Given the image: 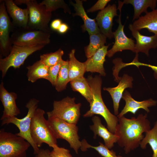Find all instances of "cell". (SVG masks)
<instances>
[{
    "mask_svg": "<svg viewBox=\"0 0 157 157\" xmlns=\"http://www.w3.org/2000/svg\"><path fill=\"white\" fill-rule=\"evenodd\" d=\"M107 37L102 33L90 35V43L85 48V56L87 58L92 56L106 43Z\"/></svg>",
    "mask_w": 157,
    "mask_h": 157,
    "instance_id": "27",
    "label": "cell"
},
{
    "mask_svg": "<svg viewBox=\"0 0 157 157\" xmlns=\"http://www.w3.org/2000/svg\"><path fill=\"white\" fill-rule=\"evenodd\" d=\"M51 33L27 27L15 28L10 37L13 45L26 46L46 45L50 42Z\"/></svg>",
    "mask_w": 157,
    "mask_h": 157,
    "instance_id": "9",
    "label": "cell"
},
{
    "mask_svg": "<svg viewBox=\"0 0 157 157\" xmlns=\"http://www.w3.org/2000/svg\"><path fill=\"white\" fill-rule=\"evenodd\" d=\"M147 114L138 115L137 117L127 118L124 116L118 118L115 134L118 137L117 143L123 148L126 154L140 146L144 137L143 133L151 129Z\"/></svg>",
    "mask_w": 157,
    "mask_h": 157,
    "instance_id": "1",
    "label": "cell"
},
{
    "mask_svg": "<svg viewBox=\"0 0 157 157\" xmlns=\"http://www.w3.org/2000/svg\"><path fill=\"white\" fill-rule=\"evenodd\" d=\"M45 45H38L22 46L13 45L9 54L0 59V70L2 77H4L10 67L19 68L23 64L25 60L30 55L42 49Z\"/></svg>",
    "mask_w": 157,
    "mask_h": 157,
    "instance_id": "10",
    "label": "cell"
},
{
    "mask_svg": "<svg viewBox=\"0 0 157 157\" xmlns=\"http://www.w3.org/2000/svg\"><path fill=\"white\" fill-rule=\"evenodd\" d=\"M50 154L51 157H73L69 150L58 145L53 148Z\"/></svg>",
    "mask_w": 157,
    "mask_h": 157,
    "instance_id": "34",
    "label": "cell"
},
{
    "mask_svg": "<svg viewBox=\"0 0 157 157\" xmlns=\"http://www.w3.org/2000/svg\"><path fill=\"white\" fill-rule=\"evenodd\" d=\"M129 28L136 40L135 53L141 52L148 56L149 50L157 47V35L150 36L143 35L133 27L132 24H129Z\"/></svg>",
    "mask_w": 157,
    "mask_h": 157,
    "instance_id": "18",
    "label": "cell"
},
{
    "mask_svg": "<svg viewBox=\"0 0 157 157\" xmlns=\"http://www.w3.org/2000/svg\"><path fill=\"white\" fill-rule=\"evenodd\" d=\"M133 79L132 77L127 74H124L121 77L118 85L113 88H103L104 90L108 91L110 94L112 98L115 115H118L119 103L122 97L124 91L126 88H132V81Z\"/></svg>",
    "mask_w": 157,
    "mask_h": 157,
    "instance_id": "17",
    "label": "cell"
},
{
    "mask_svg": "<svg viewBox=\"0 0 157 157\" xmlns=\"http://www.w3.org/2000/svg\"><path fill=\"white\" fill-rule=\"evenodd\" d=\"M110 0H99L95 4L87 10L88 13H92L97 10H101L105 8V7L108 3L110 1Z\"/></svg>",
    "mask_w": 157,
    "mask_h": 157,
    "instance_id": "36",
    "label": "cell"
},
{
    "mask_svg": "<svg viewBox=\"0 0 157 157\" xmlns=\"http://www.w3.org/2000/svg\"><path fill=\"white\" fill-rule=\"evenodd\" d=\"M39 102L38 100L35 98L30 99L26 105V107L28 109V112L25 117L22 119H19L16 117L6 118L1 120V126L9 124L15 125L19 130V132L17 134L30 143L33 150L34 154L38 152L40 149L35 144L31 137L30 126L32 117L38 108Z\"/></svg>",
    "mask_w": 157,
    "mask_h": 157,
    "instance_id": "7",
    "label": "cell"
},
{
    "mask_svg": "<svg viewBox=\"0 0 157 157\" xmlns=\"http://www.w3.org/2000/svg\"><path fill=\"white\" fill-rule=\"evenodd\" d=\"M92 119L93 124L90 126V128L94 133V138H95L97 135L101 137L103 140L105 146L110 149L117 142V136L102 124L99 117L94 116Z\"/></svg>",
    "mask_w": 157,
    "mask_h": 157,
    "instance_id": "19",
    "label": "cell"
},
{
    "mask_svg": "<svg viewBox=\"0 0 157 157\" xmlns=\"http://www.w3.org/2000/svg\"><path fill=\"white\" fill-rule=\"evenodd\" d=\"M133 27L138 31L146 28L149 32L157 35V11L155 9L147 12L140 17L133 23Z\"/></svg>",
    "mask_w": 157,
    "mask_h": 157,
    "instance_id": "22",
    "label": "cell"
},
{
    "mask_svg": "<svg viewBox=\"0 0 157 157\" xmlns=\"http://www.w3.org/2000/svg\"><path fill=\"white\" fill-rule=\"evenodd\" d=\"M17 98V95L15 93L9 92L7 90L3 83L2 82L0 85V100L4 109L1 121L6 118L16 117L20 113L16 103Z\"/></svg>",
    "mask_w": 157,
    "mask_h": 157,
    "instance_id": "14",
    "label": "cell"
},
{
    "mask_svg": "<svg viewBox=\"0 0 157 157\" xmlns=\"http://www.w3.org/2000/svg\"><path fill=\"white\" fill-rule=\"evenodd\" d=\"M109 45H104L84 62L86 72H97L102 76L106 75L104 66Z\"/></svg>",
    "mask_w": 157,
    "mask_h": 157,
    "instance_id": "20",
    "label": "cell"
},
{
    "mask_svg": "<svg viewBox=\"0 0 157 157\" xmlns=\"http://www.w3.org/2000/svg\"><path fill=\"white\" fill-rule=\"evenodd\" d=\"M4 1L7 12L13 20L12 22L15 28H26L28 22V9L19 7L12 0Z\"/></svg>",
    "mask_w": 157,
    "mask_h": 157,
    "instance_id": "16",
    "label": "cell"
},
{
    "mask_svg": "<svg viewBox=\"0 0 157 157\" xmlns=\"http://www.w3.org/2000/svg\"><path fill=\"white\" fill-rule=\"evenodd\" d=\"M31 146L23 138L0 130V157H26V152Z\"/></svg>",
    "mask_w": 157,
    "mask_h": 157,
    "instance_id": "4",
    "label": "cell"
},
{
    "mask_svg": "<svg viewBox=\"0 0 157 157\" xmlns=\"http://www.w3.org/2000/svg\"><path fill=\"white\" fill-rule=\"evenodd\" d=\"M62 23V21L60 19H54L51 24V28L53 30L58 31Z\"/></svg>",
    "mask_w": 157,
    "mask_h": 157,
    "instance_id": "38",
    "label": "cell"
},
{
    "mask_svg": "<svg viewBox=\"0 0 157 157\" xmlns=\"http://www.w3.org/2000/svg\"><path fill=\"white\" fill-rule=\"evenodd\" d=\"M64 52L60 49L54 52L41 55L40 60L48 67L53 66L62 60Z\"/></svg>",
    "mask_w": 157,
    "mask_h": 157,
    "instance_id": "31",
    "label": "cell"
},
{
    "mask_svg": "<svg viewBox=\"0 0 157 157\" xmlns=\"http://www.w3.org/2000/svg\"><path fill=\"white\" fill-rule=\"evenodd\" d=\"M87 79L92 90L93 100L90 104V109L83 116L85 117H90L95 115L101 116L106 122L107 129L111 132L114 134L118 118L110 112L103 101L101 94L102 80L101 77L98 75L94 77L90 75L88 77Z\"/></svg>",
    "mask_w": 157,
    "mask_h": 157,
    "instance_id": "2",
    "label": "cell"
},
{
    "mask_svg": "<svg viewBox=\"0 0 157 157\" xmlns=\"http://www.w3.org/2000/svg\"><path fill=\"white\" fill-rule=\"evenodd\" d=\"M82 142V151H86L88 149L91 148L96 150L103 157H124L121 156L117 155L115 152L113 150L109 149L101 142H99V146H94L90 144L85 139L83 140Z\"/></svg>",
    "mask_w": 157,
    "mask_h": 157,
    "instance_id": "30",
    "label": "cell"
},
{
    "mask_svg": "<svg viewBox=\"0 0 157 157\" xmlns=\"http://www.w3.org/2000/svg\"><path fill=\"white\" fill-rule=\"evenodd\" d=\"M149 144L153 151L152 157H157V121L153 127L145 133V135L142 140L140 146L142 149L146 148Z\"/></svg>",
    "mask_w": 157,
    "mask_h": 157,
    "instance_id": "28",
    "label": "cell"
},
{
    "mask_svg": "<svg viewBox=\"0 0 157 157\" xmlns=\"http://www.w3.org/2000/svg\"><path fill=\"white\" fill-rule=\"evenodd\" d=\"M17 5H26L29 11L28 27L51 33L48 24L52 14L47 11L44 6L40 5L35 0H15L13 1Z\"/></svg>",
    "mask_w": 157,
    "mask_h": 157,
    "instance_id": "6",
    "label": "cell"
},
{
    "mask_svg": "<svg viewBox=\"0 0 157 157\" xmlns=\"http://www.w3.org/2000/svg\"><path fill=\"white\" fill-rule=\"evenodd\" d=\"M68 25L64 23H62L60 26L58 31L61 34H63L66 33L69 29Z\"/></svg>",
    "mask_w": 157,
    "mask_h": 157,
    "instance_id": "39",
    "label": "cell"
},
{
    "mask_svg": "<svg viewBox=\"0 0 157 157\" xmlns=\"http://www.w3.org/2000/svg\"><path fill=\"white\" fill-rule=\"evenodd\" d=\"M118 3L117 10H119V14L117 22L118 26L117 29L113 32L115 41L112 48L108 51L106 56L109 58L111 57L118 52L124 50H130L135 53L134 41L125 35L124 30V24L123 25L121 22V10L124 4L120 1H118Z\"/></svg>",
    "mask_w": 157,
    "mask_h": 157,
    "instance_id": "12",
    "label": "cell"
},
{
    "mask_svg": "<svg viewBox=\"0 0 157 157\" xmlns=\"http://www.w3.org/2000/svg\"><path fill=\"white\" fill-rule=\"evenodd\" d=\"M71 88L74 91L80 93L90 104L93 100L91 89L87 78L84 76L70 82Z\"/></svg>",
    "mask_w": 157,
    "mask_h": 157,
    "instance_id": "26",
    "label": "cell"
},
{
    "mask_svg": "<svg viewBox=\"0 0 157 157\" xmlns=\"http://www.w3.org/2000/svg\"><path fill=\"white\" fill-rule=\"evenodd\" d=\"M156 11H157V8L155 9Z\"/></svg>",
    "mask_w": 157,
    "mask_h": 157,
    "instance_id": "40",
    "label": "cell"
},
{
    "mask_svg": "<svg viewBox=\"0 0 157 157\" xmlns=\"http://www.w3.org/2000/svg\"><path fill=\"white\" fill-rule=\"evenodd\" d=\"M26 68L28 69L27 76L29 81L34 83L39 79H47L49 67L40 60L36 61L31 65L27 67Z\"/></svg>",
    "mask_w": 157,
    "mask_h": 157,
    "instance_id": "24",
    "label": "cell"
},
{
    "mask_svg": "<svg viewBox=\"0 0 157 157\" xmlns=\"http://www.w3.org/2000/svg\"><path fill=\"white\" fill-rule=\"evenodd\" d=\"M75 49L72 50L69 54L68 72L70 82L75 79L83 77L86 72L84 63L79 62L75 56Z\"/></svg>",
    "mask_w": 157,
    "mask_h": 157,
    "instance_id": "23",
    "label": "cell"
},
{
    "mask_svg": "<svg viewBox=\"0 0 157 157\" xmlns=\"http://www.w3.org/2000/svg\"><path fill=\"white\" fill-rule=\"evenodd\" d=\"M157 1L156 0H124L122 2L124 4H130L133 6L134 13L133 21L136 19H138L142 13H147V9L149 7L152 10H155Z\"/></svg>",
    "mask_w": 157,
    "mask_h": 157,
    "instance_id": "25",
    "label": "cell"
},
{
    "mask_svg": "<svg viewBox=\"0 0 157 157\" xmlns=\"http://www.w3.org/2000/svg\"><path fill=\"white\" fill-rule=\"evenodd\" d=\"M50 153L48 149H40L38 152L35 154L34 157H51Z\"/></svg>",
    "mask_w": 157,
    "mask_h": 157,
    "instance_id": "37",
    "label": "cell"
},
{
    "mask_svg": "<svg viewBox=\"0 0 157 157\" xmlns=\"http://www.w3.org/2000/svg\"><path fill=\"white\" fill-rule=\"evenodd\" d=\"M117 10L115 4H109L104 9L99 12L95 19L101 33L110 39L114 38L112 31L113 20L115 16L118 15Z\"/></svg>",
    "mask_w": 157,
    "mask_h": 157,
    "instance_id": "13",
    "label": "cell"
},
{
    "mask_svg": "<svg viewBox=\"0 0 157 157\" xmlns=\"http://www.w3.org/2000/svg\"><path fill=\"white\" fill-rule=\"evenodd\" d=\"M15 28L10 20L4 0L0 1V47L1 55L5 57L9 54L12 48L10 34Z\"/></svg>",
    "mask_w": 157,
    "mask_h": 157,
    "instance_id": "11",
    "label": "cell"
},
{
    "mask_svg": "<svg viewBox=\"0 0 157 157\" xmlns=\"http://www.w3.org/2000/svg\"><path fill=\"white\" fill-rule=\"evenodd\" d=\"M75 97H66L54 101L53 109L47 113L48 117L57 118L68 123L76 124L80 116L81 104L75 103Z\"/></svg>",
    "mask_w": 157,
    "mask_h": 157,
    "instance_id": "8",
    "label": "cell"
},
{
    "mask_svg": "<svg viewBox=\"0 0 157 157\" xmlns=\"http://www.w3.org/2000/svg\"><path fill=\"white\" fill-rule=\"evenodd\" d=\"M44 111L37 108L32 117L30 126L31 137L39 148L43 143L53 148L58 145L57 139L51 130L47 120L44 117Z\"/></svg>",
    "mask_w": 157,
    "mask_h": 157,
    "instance_id": "3",
    "label": "cell"
},
{
    "mask_svg": "<svg viewBox=\"0 0 157 157\" xmlns=\"http://www.w3.org/2000/svg\"><path fill=\"white\" fill-rule=\"evenodd\" d=\"M125 102V105L121 112L117 115L118 118L121 117L128 112L135 114L140 109L144 110L147 113L149 112V107L156 105L157 101L152 99L142 101L135 100L130 94L127 90L124 91L122 97Z\"/></svg>",
    "mask_w": 157,
    "mask_h": 157,
    "instance_id": "15",
    "label": "cell"
},
{
    "mask_svg": "<svg viewBox=\"0 0 157 157\" xmlns=\"http://www.w3.org/2000/svg\"><path fill=\"white\" fill-rule=\"evenodd\" d=\"M138 54H136V56L133 60L131 63H125V66L126 67L130 65H135L138 67L140 66H143L148 67L154 71V75L156 79H157V66L150 64L141 63L138 61Z\"/></svg>",
    "mask_w": 157,
    "mask_h": 157,
    "instance_id": "35",
    "label": "cell"
},
{
    "mask_svg": "<svg viewBox=\"0 0 157 157\" xmlns=\"http://www.w3.org/2000/svg\"><path fill=\"white\" fill-rule=\"evenodd\" d=\"M69 60L65 61L58 73L55 86L56 89L61 92L65 89L70 82L68 72Z\"/></svg>",
    "mask_w": 157,
    "mask_h": 157,
    "instance_id": "29",
    "label": "cell"
},
{
    "mask_svg": "<svg viewBox=\"0 0 157 157\" xmlns=\"http://www.w3.org/2000/svg\"><path fill=\"white\" fill-rule=\"evenodd\" d=\"M49 127L57 139L65 140L76 154L81 149L82 141L78 134V128L76 124L68 123L60 119L48 117Z\"/></svg>",
    "mask_w": 157,
    "mask_h": 157,
    "instance_id": "5",
    "label": "cell"
},
{
    "mask_svg": "<svg viewBox=\"0 0 157 157\" xmlns=\"http://www.w3.org/2000/svg\"><path fill=\"white\" fill-rule=\"evenodd\" d=\"M44 5L47 12L51 13L56 10L61 8L63 9L65 13L71 14V11L68 5L63 0H44L39 3Z\"/></svg>",
    "mask_w": 157,
    "mask_h": 157,
    "instance_id": "32",
    "label": "cell"
},
{
    "mask_svg": "<svg viewBox=\"0 0 157 157\" xmlns=\"http://www.w3.org/2000/svg\"><path fill=\"white\" fill-rule=\"evenodd\" d=\"M75 1V3L70 2L76 12L74 16H78L81 18L84 22L83 29L87 31L89 35L101 33L95 19H91L87 15L83 6L82 1Z\"/></svg>",
    "mask_w": 157,
    "mask_h": 157,
    "instance_id": "21",
    "label": "cell"
},
{
    "mask_svg": "<svg viewBox=\"0 0 157 157\" xmlns=\"http://www.w3.org/2000/svg\"><path fill=\"white\" fill-rule=\"evenodd\" d=\"M64 61L62 60L56 65L49 67L48 76L47 80L53 86L55 85L58 73Z\"/></svg>",
    "mask_w": 157,
    "mask_h": 157,
    "instance_id": "33",
    "label": "cell"
}]
</instances>
